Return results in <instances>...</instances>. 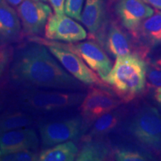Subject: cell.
<instances>
[{
    "label": "cell",
    "mask_w": 161,
    "mask_h": 161,
    "mask_svg": "<svg viewBox=\"0 0 161 161\" xmlns=\"http://www.w3.org/2000/svg\"><path fill=\"white\" fill-rule=\"evenodd\" d=\"M9 78L23 88L81 90L84 86L58 63L45 45L35 41L14 52Z\"/></svg>",
    "instance_id": "obj_1"
},
{
    "label": "cell",
    "mask_w": 161,
    "mask_h": 161,
    "mask_svg": "<svg viewBox=\"0 0 161 161\" xmlns=\"http://www.w3.org/2000/svg\"><path fill=\"white\" fill-rule=\"evenodd\" d=\"M146 74L147 66L142 58L129 54L116 58L112 69L102 80L122 102H129L144 91Z\"/></svg>",
    "instance_id": "obj_2"
},
{
    "label": "cell",
    "mask_w": 161,
    "mask_h": 161,
    "mask_svg": "<svg viewBox=\"0 0 161 161\" xmlns=\"http://www.w3.org/2000/svg\"><path fill=\"white\" fill-rule=\"evenodd\" d=\"M85 96L80 90L23 88L16 96L14 103L19 109L35 116L77 108Z\"/></svg>",
    "instance_id": "obj_3"
},
{
    "label": "cell",
    "mask_w": 161,
    "mask_h": 161,
    "mask_svg": "<svg viewBox=\"0 0 161 161\" xmlns=\"http://www.w3.org/2000/svg\"><path fill=\"white\" fill-rule=\"evenodd\" d=\"M88 125L80 116L44 121L39 123L42 144L45 148L67 141L77 140L85 134Z\"/></svg>",
    "instance_id": "obj_4"
},
{
    "label": "cell",
    "mask_w": 161,
    "mask_h": 161,
    "mask_svg": "<svg viewBox=\"0 0 161 161\" xmlns=\"http://www.w3.org/2000/svg\"><path fill=\"white\" fill-rule=\"evenodd\" d=\"M130 134L147 148L161 152V115L153 107L141 109L128 126Z\"/></svg>",
    "instance_id": "obj_5"
},
{
    "label": "cell",
    "mask_w": 161,
    "mask_h": 161,
    "mask_svg": "<svg viewBox=\"0 0 161 161\" xmlns=\"http://www.w3.org/2000/svg\"><path fill=\"white\" fill-rule=\"evenodd\" d=\"M31 39V41L37 42L48 46L50 52L55 56L64 69L81 83L90 86H106L105 82L102 79L101 80L96 72L90 69L87 64L76 54L49 43L46 39L37 37H32Z\"/></svg>",
    "instance_id": "obj_6"
},
{
    "label": "cell",
    "mask_w": 161,
    "mask_h": 161,
    "mask_svg": "<svg viewBox=\"0 0 161 161\" xmlns=\"http://www.w3.org/2000/svg\"><path fill=\"white\" fill-rule=\"evenodd\" d=\"M49 43L68 49L79 56L90 69L104 78L112 69V62L99 44L94 41L80 42L78 43H64L49 41Z\"/></svg>",
    "instance_id": "obj_7"
},
{
    "label": "cell",
    "mask_w": 161,
    "mask_h": 161,
    "mask_svg": "<svg viewBox=\"0 0 161 161\" xmlns=\"http://www.w3.org/2000/svg\"><path fill=\"white\" fill-rule=\"evenodd\" d=\"M103 86H92L80 104V116L89 125L107 113L117 108L122 101Z\"/></svg>",
    "instance_id": "obj_8"
},
{
    "label": "cell",
    "mask_w": 161,
    "mask_h": 161,
    "mask_svg": "<svg viewBox=\"0 0 161 161\" xmlns=\"http://www.w3.org/2000/svg\"><path fill=\"white\" fill-rule=\"evenodd\" d=\"M77 20L68 15L54 14L49 16L45 26V37L49 40L76 43L86 38V31Z\"/></svg>",
    "instance_id": "obj_9"
},
{
    "label": "cell",
    "mask_w": 161,
    "mask_h": 161,
    "mask_svg": "<svg viewBox=\"0 0 161 161\" xmlns=\"http://www.w3.org/2000/svg\"><path fill=\"white\" fill-rule=\"evenodd\" d=\"M23 31L28 35H39L45 29L52 9L44 2L23 0L17 8Z\"/></svg>",
    "instance_id": "obj_10"
},
{
    "label": "cell",
    "mask_w": 161,
    "mask_h": 161,
    "mask_svg": "<svg viewBox=\"0 0 161 161\" xmlns=\"http://www.w3.org/2000/svg\"><path fill=\"white\" fill-rule=\"evenodd\" d=\"M115 11L122 26L134 37L141 23L154 12L143 0H118Z\"/></svg>",
    "instance_id": "obj_11"
},
{
    "label": "cell",
    "mask_w": 161,
    "mask_h": 161,
    "mask_svg": "<svg viewBox=\"0 0 161 161\" xmlns=\"http://www.w3.org/2000/svg\"><path fill=\"white\" fill-rule=\"evenodd\" d=\"M80 22L88 30L91 37L95 38L103 45L107 25L104 0H86Z\"/></svg>",
    "instance_id": "obj_12"
},
{
    "label": "cell",
    "mask_w": 161,
    "mask_h": 161,
    "mask_svg": "<svg viewBox=\"0 0 161 161\" xmlns=\"http://www.w3.org/2000/svg\"><path fill=\"white\" fill-rule=\"evenodd\" d=\"M38 147L39 138L31 128H23L0 134L2 156L21 151H36Z\"/></svg>",
    "instance_id": "obj_13"
},
{
    "label": "cell",
    "mask_w": 161,
    "mask_h": 161,
    "mask_svg": "<svg viewBox=\"0 0 161 161\" xmlns=\"http://www.w3.org/2000/svg\"><path fill=\"white\" fill-rule=\"evenodd\" d=\"M21 31L19 15L5 0H0V45L17 40Z\"/></svg>",
    "instance_id": "obj_14"
},
{
    "label": "cell",
    "mask_w": 161,
    "mask_h": 161,
    "mask_svg": "<svg viewBox=\"0 0 161 161\" xmlns=\"http://www.w3.org/2000/svg\"><path fill=\"white\" fill-rule=\"evenodd\" d=\"M108 53L114 58L131 54V43L128 35L116 23H111L104 40Z\"/></svg>",
    "instance_id": "obj_15"
},
{
    "label": "cell",
    "mask_w": 161,
    "mask_h": 161,
    "mask_svg": "<svg viewBox=\"0 0 161 161\" xmlns=\"http://www.w3.org/2000/svg\"><path fill=\"white\" fill-rule=\"evenodd\" d=\"M136 38L142 40L147 47H154L161 43L160 10H154V14L141 23Z\"/></svg>",
    "instance_id": "obj_16"
},
{
    "label": "cell",
    "mask_w": 161,
    "mask_h": 161,
    "mask_svg": "<svg viewBox=\"0 0 161 161\" xmlns=\"http://www.w3.org/2000/svg\"><path fill=\"white\" fill-rule=\"evenodd\" d=\"M35 122V115L23 110H10L0 115V134L10 130L28 128Z\"/></svg>",
    "instance_id": "obj_17"
},
{
    "label": "cell",
    "mask_w": 161,
    "mask_h": 161,
    "mask_svg": "<svg viewBox=\"0 0 161 161\" xmlns=\"http://www.w3.org/2000/svg\"><path fill=\"white\" fill-rule=\"evenodd\" d=\"M78 148L72 141L48 147L39 154L40 161H73L76 160Z\"/></svg>",
    "instance_id": "obj_18"
},
{
    "label": "cell",
    "mask_w": 161,
    "mask_h": 161,
    "mask_svg": "<svg viewBox=\"0 0 161 161\" xmlns=\"http://www.w3.org/2000/svg\"><path fill=\"white\" fill-rule=\"evenodd\" d=\"M110 148L105 142L88 139L78 150L77 161H102L110 155Z\"/></svg>",
    "instance_id": "obj_19"
},
{
    "label": "cell",
    "mask_w": 161,
    "mask_h": 161,
    "mask_svg": "<svg viewBox=\"0 0 161 161\" xmlns=\"http://www.w3.org/2000/svg\"><path fill=\"white\" fill-rule=\"evenodd\" d=\"M121 118V113L116 109L104 114L94 121L86 137L94 139L106 135L118 125Z\"/></svg>",
    "instance_id": "obj_20"
},
{
    "label": "cell",
    "mask_w": 161,
    "mask_h": 161,
    "mask_svg": "<svg viewBox=\"0 0 161 161\" xmlns=\"http://www.w3.org/2000/svg\"><path fill=\"white\" fill-rule=\"evenodd\" d=\"M115 160L118 161H146L153 160L148 153L133 148H121L114 154Z\"/></svg>",
    "instance_id": "obj_21"
},
{
    "label": "cell",
    "mask_w": 161,
    "mask_h": 161,
    "mask_svg": "<svg viewBox=\"0 0 161 161\" xmlns=\"http://www.w3.org/2000/svg\"><path fill=\"white\" fill-rule=\"evenodd\" d=\"M3 161H36L39 160V156L35 151H21L1 156Z\"/></svg>",
    "instance_id": "obj_22"
},
{
    "label": "cell",
    "mask_w": 161,
    "mask_h": 161,
    "mask_svg": "<svg viewBox=\"0 0 161 161\" xmlns=\"http://www.w3.org/2000/svg\"><path fill=\"white\" fill-rule=\"evenodd\" d=\"M85 0H66L65 14L77 21H80Z\"/></svg>",
    "instance_id": "obj_23"
},
{
    "label": "cell",
    "mask_w": 161,
    "mask_h": 161,
    "mask_svg": "<svg viewBox=\"0 0 161 161\" xmlns=\"http://www.w3.org/2000/svg\"><path fill=\"white\" fill-rule=\"evenodd\" d=\"M147 80L150 86H161V60L147 67Z\"/></svg>",
    "instance_id": "obj_24"
},
{
    "label": "cell",
    "mask_w": 161,
    "mask_h": 161,
    "mask_svg": "<svg viewBox=\"0 0 161 161\" xmlns=\"http://www.w3.org/2000/svg\"><path fill=\"white\" fill-rule=\"evenodd\" d=\"M13 54L14 51L11 46L3 45L0 47V78L3 75L6 69L9 68Z\"/></svg>",
    "instance_id": "obj_25"
},
{
    "label": "cell",
    "mask_w": 161,
    "mask_h": 161,
    "mask_svg": "<svg viewBox=\"0 0 161 161\" xmlns=\"http://www.w3.org/2000/svg\"><path fill=\"white\" fill-rule=\"evenodd\" d=\"M53 8L55 14H63L65 13L66 0H48Z\"/></svg>",
    "instance_id": "obj_26"
},
{
    "label": "cell",
    "mask_w": 161,
    "mask_h": 161,
    "mask_svg": "<svg viewBox=\"0 0 161 161\" xmlns=\"http://www.w3.org/2000/svg\"><path fill=\"white\" fill-rule=\"evenodd\" d=\"M148 5L161 11V0H143Z\"/></svg>",
    "instance_id": "obj_27"
},
{
    "label": "cell",
    "mask_w": 161,
    "mask_h": 161,
    "mask_svg": "<svg viewBox=\"0 0 161 161\" xmlns=\"http://www.w3.org/2000/svg\"><path fill=\"white\" fill-rule=\"evenodd\" d=\"M154 98L161 106V86H158L154 91Z\"/></svg>",
    "instance_id": "obj_28"
},
{
    "label": "cell",
    "mask_w": 161,
    "mask_h": 161,
    "mask_svg": "<svg viewBox=\"0 0 161 161\" xmlns=\"http://www.w3.org/2000/svg\"><path fill=\"white\" fill-rule=\"evenodd\" d=\"M10 5L12 6V7H18L20 4L23 3V0H5Z\"/></svg>",
    "instance_id": "obj_29"
},
{
    "label": "cell",
    "mask_w": 161,
    "mask_h": 161,
    "mask_svg": "<svg viewBox=\"0 0 161 161\" xmlns=\"http://www.w3.org/2000/svg\"><path fill=\"white\" fill-rule=\"evenodd\" d=\"M5 98H4V96L2 92H0V111H2L5 108Z\"/></svg>",
    "instance_id": "obj_30"
},
{
    "label": "cell",
    "mask_w": 161,
    "mask_h": 161,
    "mask_svg": "<svg viewBox=\"0 0 161 161\" xmlns=\"http://www.w3.org/2000/svg\"><path fill=\"white\" fill-rule=\"evenodd\" d=\"M35 1H40V2H46L48 0H35Z\"/></svg>",
    "instance_id": "obj_31"
},
{
    "label": "cell",
    "mask_w": 161,
    "mask_h": 161,
    "mask_svg": "<svg viewBox=\"0 0 161 161\" xmlns=\"http://www.w3.org/2000/svg\"><path fill=\"white\" fill-rule=\"evenodd\" d=\"M1 156H2V154H1V151H0V158H1Z\"/></svg>",
    "instance_id": "obj_32"
},
{
    "label": "cell",
    "mask_w": 161,
    "mask_h": 161,
    "mask_svg": "<svg viewBox=\"0 0 161 161\" xmlns=\"http://www.w3.org/2000/svg\"><path fill=\"white\" fill-rule=\"evenodd\" d=\"M160 114H161V106H160Z\"/></svg>",
    "instance_id": "obj_33"
}]
</instances>
